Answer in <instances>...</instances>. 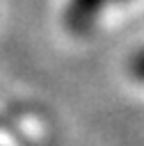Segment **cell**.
I'll list each match as a JSON object with an SVG mask.
<instances>
[{
	"mask_svg": "<svg viewBox=\"0 0 144 146\" xmlns=\"http://www.w3.org/2000/svg\"><path fill=\"white\" fill-rule=\"evenodd\" d=\"M128 0H66L64 2V25L71 34L82 36L91 32L107 9L123 5Z\"/></svg>",
	"mask_w": 144,
	"mask_h": 146,
	"instance_id": "6da1fadb",
	"label": "cell"
},
{
	"mask_svg": "<svg viewBox=\"0 0 144 146\" xmlns=\"http://www.w3.org/2000/svg\"><path fill=\"white\" fill-rule=\"evenodd\" d=\"M128 73L133 80H137L139 84H144V48L135 50L130 62H128Z\"/></svg>",
	"mask_w": 144,
	"mask_h": 146,
	"instance_id": "7a4b0ae2",
	"label": "cell"
}]
</instances>
